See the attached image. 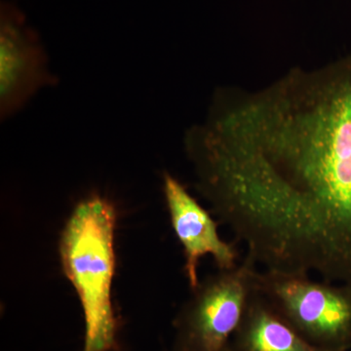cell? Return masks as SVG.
<instances>
[{
    "label": "cell",
    "mask_w": 351,
    "mask_h": 351,
    "mask_svg": "<svg viewBox=\"0 0 351 351\" xmlns=\"http://www.w3.org/2000/svg\"><path fill=\"white\" fill-rule=\"evenodd\" d=\"M184 147L256 263L351 284V55L255 91L221 88Z\"/></svg>",
    "instance_id": "1"
},
{
    "label": "cell",
    "mask_w": 351,
    "mask_h": 351,
    "mask_svg": "<svg viewBox=\"0 0 351 351\" xmlns=\"http://www.w3.org/2000/svg\"><path fill=\"white\" fill-rule=\"evenodd\" d=\"M117 221L112 201L94 193L76 204L60 237L62 269L75 288L84 318L82 351L119 350L112 302Z\"/></svg>",
    "instance_id": "2"
},
{
    "label": "cell",
    "mask_w": 351,
    "mask_h": 351,
    "mask_svg": "<svg viewBox=\"0 0 351 351\" xmlns=\"http://www.w3.org/2000/svg\"><path fill=\"white\" fill-rule=\"evenodd\" d=\"M256 290L295 332L329 351L351 348V284L318 282L306 272H257Z\"/></svg>",
    "instance_id": "3"
},
{
    "label": "cell",
    "mask_w": 351,
    "mask_h": 351,
    "mask_svg": "<svg viewBox=\"0 0 351 351\" xmlns=\"http://www.w3.org/2000/svg\"><path fill=\"white\" fill-rule=\"evenodd\" d=\"M257 263L247 254L230 269H219L193 290L177 314L171 351H223L239 328L256 289Z\"/></svg>",
    "instance_id": "4"
},
{
    "label": "cell",
    "mask_w": 351,
    "mask_h": 351,
    "mask_svg": "<svg viewBox=\"0 0 351 351\" xmlns=\"http://www.w3.org/2000/svg\"><path fill=\"white\" fill-rule=\"evenodd\" d=\"M38 34L12 2L0 4V117L5 120L53 83Z\"/></svg>",
    "instance_id": "5"
},
{
    "label": "cell",
    "mask_w": 351,
    "mask_h": 351,
    "mask_svg": "<svg viewBox=\"0 0 351 351\" xmlns=\"http://www.w3.org/2000/svg\"><path fill=\"white\" fill-rule=\"evenodd\" d=\"M163 193L171 225L184 250V274L191 290L199 285L197 267L205 256H211L219 269L237 267L239 253L234 244L221 239L209 212L170 173H164Z\"/></svg>",
    "instance_id": "6"
},
{
    "label": "cell",
    "mask_w": 351,
    "mask_h": 351,
    "mask_svg": "<svg viewBox=\"0 0 351 351\" xmlns=\"http://www.w3.org/2000/svg\"><path fill=\"white\" fill-rule=\"evenodd\" d=\"M230 346L234 351H329L302 338L256 289Z\"/></svg>",
    "instance_id": "7"
},
{
    "label": "cell",
    "mask_w": 351,
    "mask_h": 351,
    "mask_svg": "<svg viewBox=\"0 0 351 351\" xmlns=\"http://www.w3.org/2000/svg\"><path fill=\"white\" fill-rule=\"evenodd\" d=\"M223 351H234V350H233L232 348H230V346H228V348H226V350Z\"/></svg>",
    "instance_id": "8"
}]
</instances>
